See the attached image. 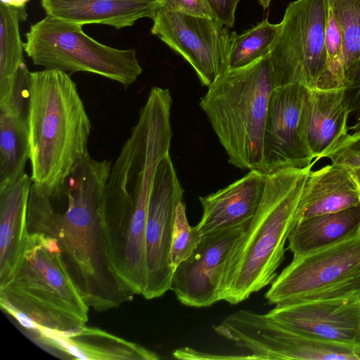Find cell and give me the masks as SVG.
<instances>
[{
  "label": "cell",
  "instance_id": "4fadbf2b",
  "mask_svg": "<svg viewBox=\"0 0 360 360\" xmlns=\"http://www.w3.org/2000/svg\"><path fill=\"white\" fill-rule=\"evenodd\" d=\"M250 222L202 236L192 254L173 273L171 290L181 304L199 308L220 301L228 257Z\"/></svg>",
  "mask_w": 360,
  "mask_h": 360
},
{
  "label": "cell",
  "instance_id": "cb8c5ba5",
  "mask_svg": "<svg viewBox=\"0 0 360 360\" xmlns=\"http://www.w3.org/2000/svg\"><path fill=\"white\" fill-rule=\"evenodd\" d=\"M328 2L340 27L345 75L360 57V0H328Z\"/></svg>",
  "mask_w": 360,
  "mask_h": 360
},
{
  "label": "cell",
  "instance_id": "7c38bea8",
  "mask_svg": "<svg viewBox=\"0 0 360 360\" xmlns=\"http://www.w3.org/2000/svg\"><path fill=\"white\" fill-rule=\"evenodd\" d=\"M266 314L314 338L360 349V290L327 298L282 302Z\"/></svg>",
  "mask_w": 360,
  "mask_h": 360
},
{
  "label": "cell",
  "instance_id": "ffe728a7",
  "mask_svg": "<svg viewBox=\"0 0 360 360\" xmlns=\"http://www.w3.org/2000/svg\"><path fill=\"white\" fill-rule=\"evenodd\" d=\"M342 88L309 90L305 113L306 139L316 161L347 134L349 112L343 105Z\"/></svg>",
  "mask_w": 360,
  "mask_h": 360
},
{
  "label": "cell",
  "instance_id": "7a4b0ae2",
  "mask_svg": "<svg viewBox=\"0 0 360 360\" xmlns=\"http://www.w3.org/2000/svg\"><path fill=\"white\" fill-rule=\"evenodd\" d=\"M27 120L32 185L49 195L89 155L91 122L67 72H31Z\"/></svg>",
  "mask_w": 360,
  "mask_h": 360
},
{
  "label": "cell",
  "instance_id": "836d02e7",
  "mask_svg": "<svg viewBox=\"0 0 360 360\" xmlns=\"http://www.w3.org/2000/svg\"><path fill=\"white\" fill-rule=\"evenodd\" d=\"M152 1H160V0H152Z\"/></svg>",
  "mask_w": 360,
  "mask_h": 360
},
{
  "label": "cell",
  "instance_id": "7402d4cb",
  "mask_svg": "<svg viewBox=\"0 0 360 360\" xmlns=\"http://www.w3.org/2000/svg\"><path fill=\"white\" fill-rule=\"evenodd\" d=\"M27 18L25 10L0 3V104L15 94L18 72L25 64L19 22Z\"/></svg>",
  "mask_w": 360,
  "mask_h": 360
},
{
  "label": "cell",
  "instance_id": "2e32d148",
  "mask_svg": "<svg viewBox=\"0 0 360 360\" xmlns=\"http://www.w3.org/2000/svg\"><path fill=\"white\" fill-rule=\"evenodd\" d=\"M30 79H21L13 96L0 105V191L15 183L25 173L30 159L27 120Z\"/></svg>",
  "mask_w": 360,
  "mask_h": 360
},
{
  "label": "cell",
  "instance_id": "f1b7e54d",
  "mask_svg": "<svg viewBox=\"0 0 360 360\" xmlns=\"http://www.w3.org/2000/svg\"><path fill=\"white\" fill-rule=\"evenodd\" d=\"M240 0H206L214 18L231 28L235 22V11Z\"/></svg>",
  "mask_w": 360,
  "mask_h": 360
},
{
  "label": "cell",
  "instance_id": "30bf717a",
  "mask_svg": "<svg viewBox=\"0 0 360 360\" xmlns=\"http://www.w3.org/2000/svg\"><path fill=\"white\" fill-rule=\"evenodd\" d=\"M183 199L184 188L169 153L158 167L148 205L145 235L146 282L142 294L146 300L160 297L171 289L174 218Z\"/></svg>",
  "mask_w": 360,
  "mask_h": 360
},
{
  "label": "cell",
  "instance_id": "f546056e",
  "mask_svg": "<svg viewBox=\"0 0 360 360\" xmlns=\"http://www.w3.org/2000/svg\"><path fill=\"white\" fill-rule=\"evenodd\" d=\"M173 356L180 359H250L249 356H223L203 353L191 349L184 347L176 349Z\"/></svg>",
  "mask_w": 360,
  "mask_h": 360
},
{
  "label": "cell",
  "instance_id": "6da1fadb",
  "mask_svg": "<svg viewBox=\"0 0 360 360\" xmlns=\"http://www.w3.org/2000/svg\"><path fill=\"white\" fill-rule=\"evenodd\" d=\"M112 163L89 154L49 195L30 188V233L53 238L61 260L89 308L104 311L133 297L112 262L105 226V196Z\"/></svg>",
  "mask_w": 360,
  "mask_h": 360
},
{
  "label": "cell",
  "instance_id": "277c9868",
  "mask_svg": "<svg viewBox=\"0 0 360 360\" xmlns=\"http://www.w3.org/2000/svg\"><path fill=\"white\" fill-rule=\"evenodd\" d=\"M0 304L23 328L67 331L88 321L89 307L67 271L55 240L30 233L11 279L0 286Z\"/></svg>",
  "mask_w": 360,
  "mask_h": 360
},
{
  "label": "cell",
  "instance_id": "5bb4252c",
  "mask_svg": "<svg viewBox=\"0 0 360 360\" xmlns=\"http://www.w3.org/2000/svg\"><path fill=\"white\" fill-rule=\"evenodd\" d=\"M36 344L55 354L81 360H157L159 356L136 343L86 325L58 331L36 326L24 328Z\"/></svg>",
  "mask_w": 360,
  "mask_h": 360
},
{
  "label": "cell",
  "instance_id": "ba28073f",
  "mask_svg": "<svg viewBox=\"0 0 360 360\" xmlns=\"http://www.w3.org/2000/svg\"><path fill=\"white\" fill-rule=\"evenodd\" d=\"M360 290V233L293 257L264 297L269 304L327 298Z\"/></svg>",
  "mask_w": 360,
  "mask_h": 360
},
{
  "label": "cell",
  "instance_id": "8fae6325",
  "mask_svg": "<svg viewBox=\"0 0 360 360\" xmlns=\"http://www.w3.org/2000/svg\"><path fill=\"white\" fill-rule=\"evenodd\" d=\"M309 90L300 84L273 89L265 121L260 169L266 174L287 169H302L312 162L314 158L305 132Z\"/></svg>",
  "mask_w": 360,
  "mask_h": 360
},
{
  "label": "cell",
  "instance_id": "4dcf8cb0",
  "mask_svg": "<svg viewBox=\"0 0 360 360\" xmlns=\"http://www.w3.org/2000/svg\"><path fill=\"white\" fill-rule=\"evenodd\" d=\"M29 0H11L9 4L21 10H25V4Z\"/></svg>",
  "mask_w": 360,
  "mask_h": 360
},
{
  "label": "cell",
  "instance_id": "83f0119b",
  "mask_svg": "<svg viewBox=\"0 0 360 360\" xmlns=\"http://www.w3.org/2000/svg\"><path fill=\"white\" fill-rule=\"evenodd\" d=\"M160 7L194 16L214 18L206 0H160Z\"/></svg>",
  "mask_w": 360,
  "mask_h": 360
},
{
  "label": "cell",
  "instance_id": "9c48e42d",
  "mask_svg": "<svg viewBox=\"0 0 360 360\" xmlns=\"http://www.w3.org/2000/svg\"><path fill=\"white\" fill-rule=\"evenodd\" d=\"M153 20L151 33L192 66L202 86H210L228 70L231 32L222 22L162 7Z\"/></svg>",
  "mask_w": 360,
  "mask_h": 360
},
{
  "label": "cell",
  "instance_id": "4316f807",
  "mask_svg": "<svg viewBox=\"0 0 360 360\" xmlns=\"http://www.w3.org/2000/svg\"><path fill=\"white\" fill-rule=\"evenodd\" d=\"M323 158L330 159L332 163L350 168L360 167V133L348 134Z\"/></svg>",
  "mask_w": 360,
  "mask_h": 360
},
{
  "label": "cell",
  "instance_id": "d4e9b609",
  "mask_svg": "<svg viewBox=\"0 0 360 360\" xmlns=\"http://www.w3.org/2000/svg\"><path fill=\"white\" fill-rule=\"evenodd\" d=\"M202 236L196 226L189 225L185 203L184 201L180 202L176 208L174 218L170 253L173 271L192 254Z\"/></svg>",
  "mask_w": 360,
  "mask_h": 360
},
{
  "label": "cell",
  "instance_id": "603a6c76",
  "mask_svg": "<svg viewBox=\"0 0 360 360\" xmlns=\"http://www.w3.org/2000/svg\"><path fill=\"white\" fill-rule=\"evenodd\" d=\"M280 29L281 22L271 24L266 18L241 34L232 32L229 68L246 66L269 53Z\"/></svg>",
  "mask_w": 360,
  "mask_h": 360
},
{
  "label": "cell",
  "instance_id": "52a82bcc",
  "mask_svg": "<svg viewBox=\"0 0 360 360\" xmlns=\"http://www.w3.org/2000/svg\"><path fill=\"white\" fill-rule=\"evenodd\" d=\"M328 0H296L287 7L270 56L275 87L302 84L328 90Z\"/></svg>",
  "mask_w": 360,
  "mask_h": 360
},
{
  "label": "cell",
  "instance_id": "44dd1931",
  "mask_svg": "<svg viewBox=\"0 0 360 360\" xmlns=\"http://www.w3.org/2000/svg\"><path fill=\"white\" fill-rule=\"evenodd\" d=\"M359 233L360 205L297 223L288 236V248L293 257H298Z\"/></svg>",
  "mask_w": 360,
  "mask_h": 360
},
{
  "label": "cell",
  "instance_id": "8992f818",
  "mask_svg": "<svg viewBox=\"0 0 360 360\" xmlns=\"http://www.w3.org/2000/svg\"><path fill=\"white\" fill-rule=\"evenodd\" d=\"M24 51L32 63L47 70L96 74L127 89L142 73L133 49L101 44L82 30V25L49 15L31 25Z\"/></svg>",
  "mask_w": 360,
  "mask_h": 360
},
{
  "label": "cell",
  "instance_id": "1f68e13d",
  "mask_svg": "<svg viewBox=\"0 0 360 360\" xmlns=\"http://www.w3.org/2000/svg\"><path fill=\"white\" fill-rule=\"evenodd\" d=\"M354 176L360 190V167L352 168Z\"/></svg>",
  "mask_w": 360,
  "mask_h": 360
},
{
  "label": "cell",
  "instance_id": "e0dca14e",
  "mask_svg": "<svg viewBox=\"0 0 360 360\" xmlns=\"http://www.w3.org/2000/svg\"><path fill=\"white\" fill-rule=\"evenodd\" d=\"M360 205V190L352 169L331 163L306 176L296 224L308 218Z\"/></svg>",
  "mask_w": 360,
  "mask_h": 360
},
{
  "label": "cell",
  "instance_id": "d6a6232c",
  "mask_svg": "<svg viewBox=\"0 0 360 360\" xmlns=\"http://www.w3.org/2000/svg\"><path fill=\"white\" fill-rule=\"evenodd\" d=\"M264 9L269 8L271 0H257Z\"/></svg>",
  "mask_w": 360,
  "mask_h": 360
},
{
  "label": "cell",
  "instance_id": "9a60e30c",
  "mask_svg": "<svg viewBox=\"0 0 360 360\" xmlns=\"http://www.w3.org/2000/svg\"><path fill=\"white\" fill-rule=\"evenodd\" d=\"M266 174L252 169L242 178L206 196L199 198L202 208L196 225L202 235L249 222L259 206Z\"/></svg>",
  "mask_w": 360,
  "mask_h": 360
},
{
  "label": "cell",
  "instance_id": "3957f363",
  "mask_svg": "<svg viewBox=\"0 0 360 360\" xmlns=\"http://www.w3.org/2000/svg\"><path fill=\"white\" fill-rule=\"evenodd\" d=\"M315 162L266 174L258 210L228 257L220 300L237 304L276 278L285 242L296 224L306 176Z\"/></svg>",
  "mask_w": 360,
  "mask_h": 360
},
{
  "label": "cell",
  "instance_id": "484cf974",
  "mask_svg": "<svg viewBox=\"0 0 360 360\" xmlns=\"http://www.w3.org/2000/svg\"><path fill=\"white\" fill-rule=\"evenodd\" d=\"M342 103L354 117V123L349 130L360 133V57L344 75L342 87Z\"/></svg>",
  "mask_w": 360,
  "mask_h": 360
},
{
  "label": "cell",
  "instance_id": "ac0fdd59",
  "mask_svg": "<svg viewBox=\"0 0 360 360\" xmlns=\"http://www.w3.org/2000/svg\"><path fill=\"white\" fill-rule=\"evenodd\" d=\"M46 15L81 25L101 24L116 30L130 27L143 18L153 19L160 1L40 0Z\"/></svg>",
  "mask_w": 360,
  "mask_h": 360
},
{
  "label": "cell",
  "instance_id": "d6986e66",
  "mask_svg": "<svg viewBox=\"0 0 360 360\" xmlns=\"http://www.w3.org/2000/svg\"><path fill=\"white\" fill-rule=\"evenodd\" d=\"M31 186V176L25 174L0 191V286L14 275L30 237L27 208Z\"/></svg>",
  "mask_w": 360,
  "mask_h": 360
},
{
  "label": "cell",
  "instance_id": "5b68a950",
  "mask_svg": "<svg viewBox=\"0 0 360 360\" xmlns=\"http://www.w3.org/2000/svg\"><path fill=\"white\" fill-rule=\"evenodd\" d=\"M200 101L229 162L260 170L269 98L275 88L270 53L241 68H229Z\"/></svg>",
  "mask_w": 360,
  "mask_h": 360
}]
</instances>
